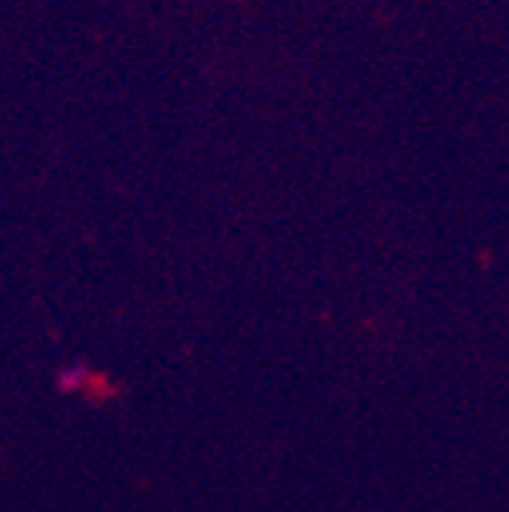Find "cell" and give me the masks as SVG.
I'll use <instances>...</instances> for the list:
<instances>
[]
</instances>
